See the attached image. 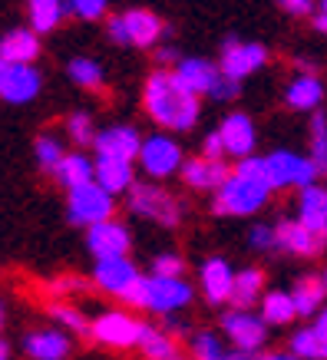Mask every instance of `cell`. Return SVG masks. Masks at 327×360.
<instances>
[{
    "label": "cell",
    "instance_id": "52",
    "mask_svg": "<svg viewBox=\"0 0 327 360\" xmlns=\"http://www.w3.org/2000/svg\"><path fill=\"white\" fill-rule=\"evenodd\" d=\"M231 360H251L248 354H231Z\"/></svg>",
    "mask_w": 327,
    "mask_h": 360
},
{
    "label": "cell",
    "instance_id": "33",
    "mask_svg": "<svg viewBox=\"0 0 327 360\" xmlns=\"http://www.w3.org/2000/svg\"><path fill=\"white\" fill-rule=\"evenodd\" d=\"M291 354L301 360H327V338L314 328H301L291 334Z\"/></svg>",
    "mask_w": 327,
    "mask_h": 360
},
{
    "label": "cell",
    "instance_id": "45",
    "mask_svg": "<svg viewBox=\"0 0 327 360\" xmlns=\"http://www.w3.org/2000/svg\"><path fill=\"white\" fill-rule=\"evenodd\" d=\"M274 4H281L288 13H295V17H304V13H311V7H314V0H274Z\"/></svg>",
    "mask_w": 327,
    "mask_h": 360
},
{
    "label": "cell",
    "instance_id": "48",
    "mask_svg": "<svg viewBox=\"0 0 327 360\" xmlns=\"http://www.w3.org/2000/svg\"><path fill=\"white\" fill-rule=\"evenodd\" d=\"M314 330H321V334L327 338V307H321V311H317V317H314Z\"/></svg>",
    "mask_w": 327,
    "mask_h": 360
},
{
    "label": "cell",
    "instance_id": "22",
    "mask_svg": "<svg viewBox=\"0 0 327 360\" xmlns=\"http://www.w3.org/2000/svg\"><path fill=\"white\" fill-rule=\"evenodd\" d=\"M274 229H278V248H284L288 255H297V258H314L327 245L324 238H317L314 231H307L297 219H288L281 225H274Z\"/></svg>",
    "mask_w": 327,
    "mask_h": 360
},
{
    "label": "cell",
    "instance_id": "47",
    "mask_svg": "<svg viewBox=\"0 0 327 360\" xmlns=\"http://www.w3.org/2000/svg\"><path fill=\"white\" fill-rule=\"evenodd\" d=\"M262 360H301L297 354H291V350H274V354H264Z\"/></svg>",
    "mask_w": 327,
    "mask_h": 360
},
{
    "label": "cell",
    "instance_id": "12",
    "mask_svg": "<svg viewBox=\"0 0 327 360\" xmlns=\"http://www.w3.org/2000/svg\"><path fill=\"white\" fill-rule=\"evenodd\" d=\"M139 278H142L139 268L129 258H103L93 268V284L99 291H106V295L122 297V301L132 295V288L139 284Z\"/></svg>",
    "mask_w": 327,
    "mask_h": 360
},
{
    "label": "cell",
    "instance_id": "7",
    "mask_svg": "<svg viewBox=\"0 0 327 360\" xmlns=\"http://www.w3.org/2000/svg\"><path fill=\"white\" fill-rule=\"evenodd\" d=\"M139 165L149 179L162 182V179H169V175L182 172L186 155H182V146H179L169 132H155V136H149V139H142Z\"/></svg>",
    "mask_w": 327,
    "mask_h": 360
},
{
    "label": "cell",
    "instance_id": "13",
    "mask_svg": "<svg viewBox=\"0 0 327 360\" xmlns=\"http://www.w3.org/2000/svg\"><path fill=\"white\" fill-rule=\"evenodd\" d=\"M268 63V50L262 44H241V40H225L222 46V73L229 79H245L251 73H258L262 66Z\"/></svg>",
    "mask_w": 327,
    "mask_h": 360
},
{
    "label": "cell",
    "instance_id": "50",
    "mask_svg": "<svg viewBox=\"0 0 327 360\" xmlns=\"http://www.w3.org/2000/svg\"><path fill=\"white\" fill-rule=\"evenodd\" d=\"M0 360H11V347H7V340H0Z\"/></svg>",
    "mask_w": 327,
    "mask_h": 360
},
{
    "label": "cell",
    "instance_id": "40",
    "mask_svg": "<svg viewBox=\"0 0 327 360\" xmlns=\"http://www.w3.org/2000/svg\"><path fill=\"white\" fill-rule=\"evenodd\" d=\"M248 245L255 251H274L278 248V229L274 225H255L248 231Z\"/></svg>",
    "mask_w": 327,
    "mask_h": 360
},
{
    "label": "cell",
    "instance_id": "28",
    "mask_svg": "<svg viewBox=\"0 0 327 360\" xmlns=\"http://www.w3.org/2000/svg\"><path fill=\"white\" fill-rule=\"evenodd\" d=\"M291 297H295V307H297V314H301V317H317V311L324 307L327 288H324V281H321V278L304 274V278H297V281H295Z\"/></svg>",
    "mask_w": 327,
    "mask_h": 360
},
{
    "label": "cell",
    "instance_id": "8",
    "mask_svg": "<svg viewBox=\"0 0 327 360\" xmlns=\"http://www.w3.org/2000/svg\"><path fill=\"white\" fill-rule=\"evenodd\" d=\"M116 195H109L103 186H96V182H89V186H79L70 192V202H66V215H70V221L73 225H79V229H93V225H99V221H109L113 219V208H116V202H113Z\"/></svg>",
    "mask_w": 327,
    "mask_h": 360
},
{
    "label": "cell",
    "instance_id": "11",
    "mask_svg": "<svg viewBox=\"0 0 327 360\" xmlns=\"http://www.w3.org/2000/svg\"><path fill=\"white\" fill-rule=\"evenodd\" d=\"M40 86H44L40 70L20 66V63H4V60H0V99H4V103L23 106V103H30V99L40 96Z\"/></svg>",
    "mask_w": 327,
    "mask_h": 360
},
{
    "label": "cell",
    "instance_id": "9",
    "mask_svg": "<svg viewBox=\"0 0 327 360\" xmlns=\"http://www.w3.org/2000/svg\"><path fill=\"white\" fill-rule=\"evenodd\" d=\"M222 334L229 340L231 347L238 350V354H255V350L264 347V340H268V324H264L262 314H255V311H241V307H231L222 314Z\"/></svg>",
    "mask_w": 327,
    "mask_h": 360
},
{
    "label": "cell",
    "instance_id": "51",
    "mask_svg": "<svg viewBox=\"0 0 327 360\" xmlns=\"http://www.w3.org/2000/svg\"><path fill=\"white\" fill-rule=\"evenodd\" d=\"M4 324H7V304L0 301V330H4Z\"/></svg>",
    "mask_w": 327,
    "mask_h": 360
},
{
    "label": "cell",
    "instance_id": "18",
    "mask_svg": "<svg viewBox=\"0 0 327 360\" xmlns=\"http://www.w3.org/2000/svg\"><path fill=\"white\" fill-rule=\"evenodd\" d=\"M222 142H225V153L238 155V159H248L255 155V142H258V132H255V122H251L248 112H229L222 126Z\"/></svg>",
    "mask_w": 327,
    "mask_h": 360
},
{
    "label": "cell",
    "instance_id": "29",
    "mask_svg": "<svg viewBox=\"0 0 327 360\" xmlns=\"http://www.w3.org/2000/svg\"><path fill=\"white\" fill-rule=\"evenodd\" d=\"M264 297V274L258 268H245L235 274V291H231V304L241 311H251L255 304H262Z\"/></svg>",
    "mask_w": 327,
    "mask_h": 360
},
{
    "label": "cell",
    "instance_id": "25",
    "mask_svg": "<svg viewBox=\"0 0 327 360\" xmlns=\"http://www.w3.org/2000/svg\"><path fill=\"white\" fill-rule=\"evenodd\" d=\"M53 175L66 192H73V188H79V186L96 182V162H89L83 153H66L63 162L53 169Z\"/></svg>",
    "mask_w": 327,
    "mask_h": 360
},
{
    "label": "cell",
    "instance_id": "32",
    "mask_svg": "<svg viewBox=\"0 0 327 360\" xmlns=\"http://www.w3.org/2000/svg\"><path fill=\"white\" fill-rule=\"evenodd\" d=\"M66 4L63 0H30V30L50 33L56 30V23L63 20Z\"/></svg>",
    "mask_w": 327,
    "mask_h": 360
},
{
    "label": "cell",
    "instance_id": "53",
    "mask_svg": "<svg viewBox=\"0 0 327 360\" xmlns=\"http://www.w3.org/2000/svg\"><path fill=\"white\" fill-rule=\"evenodd\" d=\"M321 281H324V288H327V268H324V274H321Z\"/></svg>",
    "mask_w": 327,
    "mask_h": 360
},
{
    "label": "cell",
    "instance_id": "20",
    "mask_svg": "<svg viewBox=\"0 0 327 360\" xmlns=\"http://www.w3.org/2000/svg\"><path fill=\"white\" fill-rule=\"evenodd\" d=\"M70 334L60 328H40L23 338V350L30 360H66L70 357Z\"/></svg>",
    "mask_w": 327,
    "mask_h": 360
},
{
    "label": "cell",
    "instance_id": "17",
    "mask_svg": "<svg viewBox=\"0 0 327 360\" xmlns=\"http://www.w3.org/2000/svg\"><path fill=\"white\" fill-rule=\"evenodd\" d=\"M235 268H231L225 258H208L198 271V284H202V295H205L208 304H225L231 301V291H235Z\"/></svg>",
    "mask_w": 327,
    "mask_h": 360
},
{
    "label": "cell",
    "instance_id": "26",
    "mask_svg": "<svg viewBox=\"0 0 327 360\" xmlns=\"http://www.w3.org/2000/svg\"><path fill=\"white\" fill-rule=\"evenodd\" d=\"M146 360H175L179 357V344H175V334H169L165 328H155V324H142L139 344Z\"/></svg>",
    "mask_w": 327,
    "mask_h": 360
},
{
    "label": "cell",
    "instance_id": "24",
    "mask_svg": "<svg viewBox=\"0 0 327 360\" xmlns=\"http://www.w3.org/2000/svg\"><path fill=\"white\" fill-rule=\"evenodd\" d=\"M37 56H40V37H37V30H11L0 37V60L4 63L33 66Z\"/></svg>",
    "mask_w": 327,
    "mask_h": 360
},
{
    "label": "cell",
    "instance_id": "1",
    "mask_svg": "<svg viewBox=\"0 0 327 360\" xmlns=\"http://www.w3.org/2000/svg\"><path fill=\"white\" fill-rule=\"evenodd\" d=\"M142 106L153 116V122H159L169 132H186L195 126L198 120V96H192L188 89H182L175 83L172 73L155 70L153 77L146 79L142 89Z\"/></svg>",
    "mask_w": 327,
    "mask_h": 360
},
{
    "label": "cell",
    "instance_id": "49",
    "mask_svg": "<svg viewBox=\"0 0 327 360\" xmlns=\"http://www.w3.org/2000/svg\"><path fill=\"white\" fill-rule=\"evenodd\" d=\"M314 30H317V33H327V11H321V13L314 17Z\"/></svg>",
    "mask_w": 327,
    "mask_h": 360
},
{
    "label": "cell",
    "instance_id": "4",
    "mask_svg": "<svg viewBox=\"0 0 327 360\" xmlns=\"http://www.w3.org/2000/svg\"><path fill=\"white\" fill-rule=\"evenodd\" d=\"M268 195H271V186H268V182H258V179L231 172L229 179H225V186L215 192V215H231V219L255 215V212H262Z\"/></svg>",
    "mask_w": 327,
    "mask_h": 360
},
{
    "label": "cell",
    "instance_id": "34",
    "mask_svg": "<svg viewBox=\"0 0 327 360\" xmlns=\"http://www.w3.org/2000/svg\"><path fill=\"white\" fill-rule=\"evenodd\" d=\"M50 314H53V321L60 324V330H66V334H83V338H89V324L86 314L79 311V307L66 304V301H56L53 307H50Z\"/></svg>",
    "mask_w": 327,
    "mask_h": 360
},
{
    "label": "cell",
    "instance_id": "3",
    "mask_svg": "<svg viewBox=\"0 0 327 360\" xmlns=\"http://www.w3.org/2000/svg\"><path fill=\"white\" fill-rule=\"evenodd\" d=\"M129 212L162 225V229H179L186 219V202L159 182H136L129 188Z\"/></svg>",
    "mask_w": 327,
    "mask_h": 360
},
{
    "label": "cell",
    "instance_id": "5",
    "mask_svg": "<svg viewBox=\"0 0 327 360\" xmlns=\"http://www.w3.org/2000/svg\"><path fill=\"white\" fill-rule=\"evenodd\" d=\"M106 30H109V40H113V44L149 50V46L159 44V37L165 33V27L153 11H126L122 17H113Z\"/></svg>",
    "mask_w": 327,
    "mask_h": 360
},
{
    "label": "cell",
    "instance_id": "35",
    "mask_svg": "<svg viewBox=\"0 0 327 360\" xmlns=\"http://www.w3.org/2000/svg\"><path fill=\"white\" fill-rule=\"evenodd\" d=\"M66 73H70V79H73L77 86H83V89H99L103 86V66H99L96 60H89V56H77V60H70Z\"/></svg>",
    "mask_w": 327,
    "mask_h": 360
},
{
    "label": "cell",
    "instance_id": "44",
    "mask_svg": "<svg viewBox=\"0 0 327 360\" xmlns=\"http://www.w3.org/2000/svg\"><path fill=\"white\" fill-rule=\"evenodd\" d=\"M50 291H53V295H73V291H83V281L73 278V274H66V278H53V281H50Z\"/></svg>",
    "mask_w": 327,
    "mask_h": 360
},
{
    "label": "cell",
    "instance_id": "41",
    "mask_svg": "<svg viewBox=\"0 0 327 360\" xmlns=\"http://www.w3.org/2000/svg\"><path fill=\"white\" fill-rule=\"evenodd\" d=\"M106 4L109 0H66V7L77 17H83V20H99L106 13Z\"/></svg>",
    "mask_w": 327,
    "mask_h": 360
},
{
    "label": "cell",
    "instance_id": "54",
    "mask_svg": "<svg viewBox=\"0 0 327 360\" xmlns=\"http://www.w3.org/2000/svg\"><path fill=\"white\" fill-rule=\"evenodd\" d=\"M321 11H327V0H321Z\"/></svg>",
    "mask_w": 327,
    "mask_h": 360
},
{
    "label": "cell",
    "instance_id": "46",
    "mask_svg": "<svg viewBox=\"0 0 327 360\" xmlns=\"http://www.w3.org/2000/svg\"><path fill=\"white\" fill-rule=\"evenodd\" d=\"M155 60H159L162 66H169V63H179V53H175L172 46H162V50L155 53Z\"/></svg>",
    "mask_w": 327,
    "mask_h": 360
},
{
    "label": "cell",
    "instance_id": "2",
    "mask_svg": "<svg viewBox=\"0 0 327 360\" xmlns=\"http://www.w3.org/2000/svg\"><path fill=\"white\" fill-rule=\"evenodd\" d=\"M192 284L182 281V278H162V274H142L139 284L132 288V295L126 297V304L132 307H146L153 314H179L182 307L192 304Z\"/></svg>",
    "mask_w": 327,
    "mask_h": 360
},
{
    "label": "cell",
    "instance_id": "39",
    "mask_svg": "<svg viewBox=\"0 0 327 360\" xmlns=\"http://www.w3.org/2000/svg\"><path fill=\"white\" fill-rule=\"evenodd\" d=\"M186 271V262H182V255H175V251H159L153 258V274H162V278H182Z\"/></svg>",
    "mask_w": 327,
    "mask_h": 360
},
{
    "label": "cell",
    "instance_id": "21",
    "mask_svg": "<svg viewBox=\"0 0 327 360\" xmlns=\"http://www.w3.org/2000/svg\"><path fill=\"white\" fill-rule=\"evenodd\" d=\"M297 221L307 231H314L317 238L327 241V188L324 186H307L297 195Z\"/></svg>",
    "mask_w": 327,
    "mask_h": 360
},
{
    "label": "cell",
    "instance_id": "27",
    "mask_svg": "<svg viewBox=\"0 0 327 360\" xmlns=\"http://www.w3.org/2000/svg\"><path fill=\"white\" fill-rule=\"evenodd\" d=\"M96 186H103L109 195L129 192V188L136 186L132 162H122V159H96Z\"/></svg>",
    "mask_w": 327,
    "mask_h": 360
},
{
    "label": "cell",
    "instance_id": "14",
    "mask_svg": "<svg viewBox=\"0 0 327 360\" xmlns=\"http://www.w3.org/2000/svg\"><path fill=\"white\" fill-rule=\"evenodd\" d=\"M129 245H132L129 229L116 219L99 221V225L86 229V248L89 255H96V262H103V258H126Z\"/></svg>",
    "mask_w": 327,
    "mask_h": 360
},
{
    "label": "cell",
    "instance_id": "6",
    "mask_svg": "<svg viewBox=\"0 0 327 360\" xmlns=\"http://www.w3.org/2000/svg\"><path fill=\"white\" fill-rule=\"evenodd\" d=\"M264 165H268V182L271 188H307V186H317V162L307 159V155H297V153H288V149H278V153L264 155Z\"/></svg>",
    "mask_w": 327,
    "mask_h": 360
},
{
    "label": "cell",
    "instance_id": "23",
    "mask_svg": "<svg viewBox=\"0 0 327 360\" xmlns=\"http://www.w3.org/2000/svg\"><path fill=\"white\" fill-rule=\"evenodd\" d=\"M284 103L297 112H314L324 103V83L314 73H297L284 89Z\"/></svg>",
    "mask_w": 327,
    "mask_h": 360
},
{
    "label": "cell",
    "instance_id": "36",
    "mask_svg": "<svg viewBox=\"0 0 327 360\" xmlns=\"http://www.w3.org/2000/svg\"><path fill=\"white\" fill-rule=\"evenodd\" d=\"M33 155H37V165L40 169H46V172H53L56 165L63 162V142L56 139L53 132H44L40 139L33 142Z\"/></svg>",
    "mask_w": 327,
    "mask_h": 360
},
{
    "label": "cell",
    "instance_id": "10",
    "mask_svg": "<svg viewBox=\"0 0 327 360\" xmlns=\"http://www.w3.org/2000/svg\"><path fill=\"white\" fill-rule=\"evenodd\" d=\"M139 334H142V324L136 321L132 314L126 311H106L93 321L89 328V338L103 344V347H113V350H126V347H136L139 344Z\"/></svg>",
    "mask_w": 327,
    "mask_h": 360
},
{
    "label": "cell",
    "instance_id": "30",
    "mask_svg": "<svg viewBox=\"0 0 327 360\" xmlns=\"http://www.w3.org/2000/svg\"><path fill=\"white\" fill-rule=\"evenodd\" d=\"M262 317L268 328H284V324H291L297 317V307H295V297L291 291H264L262 297Z\"/></svg>",
    "mask_w": 327,
    "mask_h": 360
},
{
    "label": "cell",
    "instance_id": "31",
    "mask_svg": "<svg viewBox=\"0 0 327 360\" xmlns=\"http://www.w3.org/2000/svg\"><path fill=\"white\" fill-rule=\"evenodd\" d=\"M188 350H192V360H231L229 344L215 330H195L188 338Z\"/></svg>",
    "mask_w": 327,
    "mask_h": 360
},
{
    "label": "cell",
    "instance_id": "37",
    "mask_svg": "<svg viewBox=\"0 0 327 360\" xmlns=\"http://www.w3.org/2000/svg\"><path fill=\"white\" fill-rule=\"evenodd\" d=\"M311 159L321 172H327V116L314 112L311 116Z\"/></svg>",
    "mask_w": 327,
    "mask_h": 360
},
{
    "label": "cell",
    "instance_id": "42",
    "mask_svg": "<svg viewBox=\"0 0 327 360\" xmlns=\"http://www.w3.org/2000/svg\"><path fill=\"white\" fill-rule=\"evenodd\" d=\"M212 99H218V103H225V99H235L238 96V79H229L225 73L218 77V83L212 86V93H208Z\"/></svg>",
    "mask_w": 327,
    "mask_h": 360
},
{
    "label": "cell",
    "instance_id": "19",
    "mask_svg": "<svg viewBox=\"0 0 327 360\" xmlns=\"http://www.w3.org/2000/svg\"><path fill=\"white\" fill-rule=\"evenodd\" d=\"M179 175H182V182H186L188 188H195V192H218L231 172L222 159H205V155H198V159H186V165H182Z\"/></svg>",
    "mask_w": 327,
    "mask_h": 360
},
{
    "label": "cell",
    "instance_id": "16",
    "mask_svg": "<svg viewBox=\"0 0 327 360\" xmlns=\"http://www.w3.org/2000/svg\"><path fill=\"white\" fill-rule=\"evenodd\" d=\"M172 77H175V83L182 89H188L192 96H208L212 86L218 83V77H222V70L212 66L208 60H202V56H186V60L175 63Z\"/></svg>",
    "mask_w": 327,
    "mask_h": 360
},
{
    "label": "cell",
    "instance_id": "55",
    "mask_svg": "<svg viewBox=\"0 0 327 360\" xmlns=\"http://www.w3.org/2000/svg\"><path fill=\"white\" fill-rule=\"evenodd\" d=\"M175 360H182V357H175Z\"/></svg>",
    "mask_w": 327,
    "mask_h": 360
},
{
    "label": "cell",
    "instance_id": "38",
    "mask_svg": "<svg viewBox=\"0 0 327 360\" xmlns=\"http://www.w3.org/2000/svg\"><path fill=\"white\" fill-rule=\"evenodd\" d=\"M66 136L77 142V146H93L96 142V126H93V116L89 112H73L70 120H66Z\"/></svg>",
    "mask_w": 327,
    "mask_h": 360
},
{
    "label": "cell",
    "instance_id": "15",
    "mask_svg": "<svg viewBox=\"0 0 327 360\" xmlns=\"http://www.w3.org/2000/svg\"><path fill=\"white\" fill-rule=\"evenodd\" d=\"M96 149V159H122V162H132L139 159V149H142V136L132 126H109L96 136L93 142Z\"/></svg>",
    "mask_w": 327,
    "mask_h": 360
},
{
    "label": "cell",
    "instance_id": "43",
    "mask_svg": "<svg viewBox=\"0 0 327 360\" xmlns=\"http://www.w3.org/2000/svg\"><path fill=\"white\" fill-rule=\"evenodd\" d=\"M202 155L205 159H222L225 155V142H222V132H208L205 139H202Z\"/></svg>",
    "mask_w": 327,
    "mask_h": 360
}]
</instances>
